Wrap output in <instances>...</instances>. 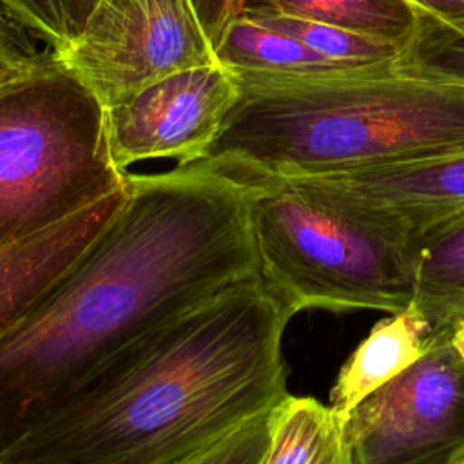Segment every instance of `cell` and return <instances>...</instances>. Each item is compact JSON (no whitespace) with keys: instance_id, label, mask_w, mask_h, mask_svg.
Returning a JSON list of instances; mask_svg holds the SVG:
<instances>
[{"instance_id":"cell-5","label":"cell","mask_w":464,"mask_h":464,"mask_svg":"<svg viewBox=\"0 0 464 464\" xmlns=\"http://www.w3.org/2000/svg\"><path fill=\"white\" fill-rule=\"evenodd\" d=\"M246 185L257 276L294 315L308 308L399 314L413 303L417 257L404 243L290 179Z\"/></svg>"},{"instance_id":"cell-11","label":"cell","mask_w":464,"mask_h":464,"mask_svg":"<svg viewBox=\"0 0 464 464\" xmlns=\"http://www.w3.org/2000/svg\"><path fill=\"white\" fill-rule=\"evenodd\" d=\"M430 334L428 321L413 303L379 321L341 366L330 406L346 419L362 399L422 357Z\"/></svg>"},{"instance_id":"cell-4","label":"cell","mask_w":464,"mask_h":464,"mask_svg":"<svg viewBox=\"0 0 464 464\" xmlns=\"http://www.w3.org/2000/svg\"><path fill=\"white\" fill-rule=\"evenodd\" d=\"M105 107L58 56L0 85V250L125 187Z\"/></svg>"},{"instance_id":"cell-12","label":"cell","mask_w":464,"mask_h":464,"mask_svg":"<svg viewBox=\"0 0 464 464\" xmlns=\"http://www.w3.org/2000/svg\"><path fill=\"white\" fill-rule=\"evenodd\" d=\"M214 56L232 72L308 76L352 69L324 60L299 40L265 25L241 9H236L225 22L214 44Z\"/></svg>"},{"instance_id":"cell-8","label":"cell","mask_w":464,"mask_h":464,"mask_svg":"<svg viewBox=\"0 0 464 464\" xmlns=\"http://www.w3.org/2000/svg\"><path fill=\"white\" fill-rule=\"evenodd\" d=\"M239 96L232 71L218 60L198 65L141 89L105 109L107 141L114 165L149 160L176 165L205 158Z\"/></svg>"},{"instance_id":"cell-24","label":"cell","mask_w":464,"mask_h":464,"mask_svg":"<svg viewBox=\"0 0 464 464\" xmlns=\"http://www.w3.org/2000/svg\"><path fill=\"white\" fill-rule=\"evenodd\" d=\"M450 341H451V346L455 348V352L464 361V319H460L455 324H451V328H450Z\"/></svg>"},{"instance_id":"cell-19","label":"cell","mask_w":464,"mask_h":464,"mask_svg":"<svg viewBox=\"0 0 464 464\" xmlns=\"http://www.w3.org/2000/svg\"><path fill=\"white\" fill-rule=\"evenodd\" d=\"M272 410L252 417L179 464H263L268 448Z\"/></svg>"},{"instance_id":"cell-18","label":"cell","mask_w":464,"mask_h":464,"mask_svg":"<svg viewBox=\"0 0 464 464\" xmlns=\"http://www.w3.org/2000/svg\"><path fill=\"white\" fill-rule=\"evenodd\" d=\"M56 58V49L0 0V85Z\"/></svg>"},{"instance_id":"cell-14","label":"cell","mask_w":464,"mask_h":464,"mask_svg":"<svg viewBox=\"0 0 464 464\" xmlns=\"http://www.w3.org/2000/svg\"><path fill=\"white\" fill-rule=\"evenodd\" d=\"M413 304L431 332L464 319V212L431 228L417 245Z\"/></svg>"},{"instance_id":"cell-3","label":"cell","mask_w":464,"mask_h":464,"mask_svg":"<svg viewBox=\"0 0 464 464\" xmlns=\"http://www.w3.org/2000/svg\"><path fill=\"white\" fill-rule=\"evenodd\" d=\"M239 96L203 161L241 183L319 178L464 150V85L393 63L234 72Z\"/></svg>"},{"instance_id":"cell-21","label":"cell","mask_w":464,"mask_h":464,"mask_svg":"<svg viewBox=\"0 0 464 464\" xmlns=\"http://www.w3.org/2000/svg\"><path fill=\"white\" fill-rule=\"evenodd\" d=\"M192 5L207 36L216 44L225 22L236 11V0H192Z\"/></svg>"},{"instance_id":"cell-13","label":"cell","mask_w":464,"mask_h":464,"mask_svg":"<svg viewBox=\"0 0 464 464\" xmlns=\"http://www.w3.org/2000/svg\"><path fill=\"white\" fill-rule=\"evenodd\" d=\"M263 464H352L344 417L314 397L288 393L272 410Z\"/></svg>"},{"instance_id":"cell-7","label":"cell","mask_w":464,"mask_h":464,"mask_svg":"<svg viewBox=\"0 0 464 464\" xmlns=\"http://www.w3.org/2000/svg\"><path fill=\"white\" fill-rule=\"evenodd\" d=\"M56 56L105 109L170 74L216 62L192 0H100Z\"/></svg>"},{"instance_id":"cell-1","label":"cell","mask_w":464,"mask_h":464,"mask_svg":"<svg viewBox=\"0 0 464 464\" xmlns=\"http://www.w3.org/2000/svg\"><path fill=\"white\" fill-rule=\"evenodd\" d=\"M248 192L203 160L127 176L105 234L0 335V453L136 339L257 276Z\"/></svg>"},{"instance_id":"cell-2","label":"cell","mask_w":464,"mask_h":464,"mask_svg":"<svg viewBox=\"0 0 464 464\" xmlns=\"http://www.w3.org/2000/svg\"><path fill=\"white\" fill-rule=\"evenodd\" d=\"M294 314L259 276L150 330L36 419L0 464H179L286 395Z\"/></svg>"},{"instance_id":"cell-9","label":"cell","mask_w":464,"mask_h":464,"mask_svg":"<svg viewBox=\"0 0 464 464\" xmlns=\"http://www.w3.org/2000/svg\"><path fill=\"white\" fill-rule=\"evenodd\" d=\"M315 199L404 243L464 212V150L319 178H290Z\"/></svg>"},{"instance_id":"cell-23","label":"cell","mask_w":464,"mask_h":464,"mask_svg":"<svg viewBox=\"0 0 464 464\" xmlns=\"http://www.w3.org/2000/svg\"><path fill=\"white\" fill-rule=\"evenodd\" d=\"M100 0H62L63 7V20H65V33H67V44L80 33L83 22L94 9V5ZM65 44V45H67Z\"/></svg>"},{"instance_id":"cell-10","label":"cell","mask_w":464,"mask_h":464,"mask_svg":"<svg viewBox=\"0 0 464 464\" xmlns=\"http://www.w3.org/2000/svg\"><path fill=\"white\" fill-rule=\"evenodd\" d=\"M125 190L127 183L62 225L0 250V335L87 256L118 216Z\"/></svg>"},{"instance_id":"cell-22","label":"cell","mask_w":464,"mask_h":464,"mask_svg":"<svg viewBox=\"0 0 464 464\" xmlns=\"http://www.w3.org/2000/svg\"><path fill=\"white\" fill-rule=\"evenodd\" d=\"M417 14L439 20L442 24L464 22V0H406Z\"/></svg>"},{"instance_id":"cell-15","label":"cell","mask_w":464,"mask_h":464,"mask_svg":"<svg viewBox=\"0 0 464 464\" xmlns=\"http://www.w3.org/2000/svg\"><path fill=\"white\" fill-rule=\"evenodd\" d=\"M236 9H263L343 27L402 47L417 27L406 0H236Z\"/></svg>"},{"instance_id":"cell-20","label":"cell","mask_w":464,"mask_h":464,"mask_svg":"<svg viewBox=\"0 0 464 464\" xmlns=\"http://www.w3.org/2000/svg\"><path fill=\"white\" fill-rule=\"evenodd\" d=\"M25 25L51 44L56 53L67 44L62 0H2Z\"/></svg>"},{"instance_id":"cell-16","label":"cell","mask_w":464,"mask_h":464,"mask_svg":"<svg viewBox=\"0 0 464 464\" xmlns=\"http://www.w3.org/2000/svg\"><path fill=\"white\" fill-rule=\"evenodd\" d=\"M263 22L265 25L277 29L308 49L323 56L324 60L344 65V67H361V65H377V63H393L399 58L401 47L395 44L375 40L343 27L303 20L295 16H286L263 9H241Z\"/></svg>"},{"instance_id":"cell-17","label":"cell","mask_w":464,"mask_h":464,"mask_svg":"<svg viewBox=\"0 0 464 464\" xmlns=\"http://www.w3.org/2000/svg\"><path fill=\"white\" fill-rule=\"evenodd\" d=\"M393 67L419 78L464 85V22L442 24L417 14L415 33L401 47Z\"/></svg>"},{"instance_id":"cell-6","label":"cell","mask_w":464,"mask_h":464,"mask_svg":"<svg viewBox=\"0 0 464 464\" xmlns=\"http://www.w3.org/2000/svg\"><path fill=\"white\" fill-rule=\"evenodd\" d=\"M352 464H464V361L450 330L344 419Z\"/></svg>"}]
</instances>
